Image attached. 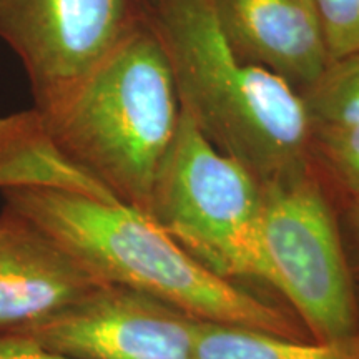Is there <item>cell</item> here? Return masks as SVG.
Returning <instances> with one entry per match:
<instances>
[{"label":"cell","instance_id":"obj_1","mask_svg":"<svg viewBox=\"0 0 359 359\" xmlns=\"http://www.w3.org/2000/svg\"><path fill=\"white\" fill-rule=\"evenodd\" d=\"M6 208L29 219L97 283L140 291L198 321L313 341L291 311L195 262L147 213L58 190H8Z\"/></svg>","mask_w":359,"mask_h":359},{"label":"cell","instance_id":"obj_2","mask_svg":"<svg viewBox=\"0 0 359 359\" xmlns=\"http://www.w3.org/2000/svg\"><path fill=\"white\" fill-rule=\"evenodd\" d=\"M180 107L259 185L309 168V125L294 88L250 65L224 37L212 0H143Z\"/></svg>","mask_w":359,"mask_h":359},{"label":"cell","instance_id":"obj_3","mask_svg":"<svg viewBox=\"0 0 359 359\" xmlns=\"http://www.w3.org/2000/svg\"><path fill=\"white\" fill-rule=\"evenodd\" d=\"M34 109L79 168L116 201L148 213L182 107L147 17L88 74Z\"/></svg>","mask_w":359,"mask_h":359},{"label":"cell","instance_id":"obj_4","mask_svg":"<svg viewBox=\"0 0 359 359\" xmlns=\"http://www.w3.org/2000/svg\"><path fill=\"white\" fill-rule=\"evenodd\" d=\"M262 206L257 178L222 154L182 110L156 172L148 217L213 275L269 288Z\"/></svg>","mask_w":359,"mask_h":359},{"label":"cell","instance_id":"obj_5","mask_svg":"<svg viewBox=\"0 0 359 359\" xmlns=\"http://www.w3.org/2000/svg\"><path fill=\"white\" fill-rule=\"evenodd\" d=\"M262 246L269 288L280 293L316 343L359 338V291L338 212L309 167L262 187Z\"/></svg>","mask_w":359,"mask_h":359},{"label":"cell","instance_id":"obj_6","mask_svg":"<svg viewBox=\"0 0 359 359\" xmlns=\"http://www.w3.org/2000/svg\"><path fill=\"white\" fill-rule=\"evenodd\" d=\"M143 17V0H0V37L40 103L88 74Z\"/></svg>","mask_w":359,"mask_h":359},{"label":"cell","instance_id":"obj_7","mask_svg":"<svg viewBox=\"0 0 359 359\" xmlns=\"http://www.w3.org/2000/svg\"><path fill=\"white\" fill-rule=\"evenodd\" d=\"M196 323L155 296L97 283L22 338L77 359H193Z\"/></svg>","mask_w":359,"mask_h":359},{"label":"cell","instance_id":"obj_8","mask_svg":"<svg viewBox=\"0 0 359 359\" xmlns=\"http://www.w3.org/2000/svg\"><path fill=\"white\" fill-rule=\"evenodd\" d=\"M97 281L35 224L0 213V339L24 336Z\"/></svg>","mask_w":359,"mask_h":359},{"label":"cell","instance_id":"obj_9","mask_svg":"<svg viewBox=\"0 0 359 359\" xmlns=\"http://www.w3.org/2000/svg\"><path fill=\"white\" fill-rule=\"evenodd\" d=\"M228 42L302 95L331 64L314 0H212Z\"/></svg>","mask_w":359,"mask_h":359},{"label":"cell","instance_id":"obj_10","mask_svg":"<svg viewBox=\"0 0 359 359\" xmlns=\"http://www.w3.org/2000/svg\"><path fill=\"white\" fill-rule=\"evenodd\" d=\"M8 190H58L116 201L58 148L35 109L0 116V191Z\"/></svg>","mask_w":359,"mask_h":359},{"label":"cell","instance_id":"obj_11","mask_svg":"<svg viewBox=\"0 0 359 359\" xmlns=\"http://www.w3.org/2000/svg\"><path fill=\"white\" fill-rule=\"evenodd\" d=\"M193 359H359V338L316 343L253 327L198 321Z\"/></svg>","mask_w":359,"mask_h":359},{"label":"cell","instance_id":"obj_12","mask_svg":"<svg viewBox=\"0 0 359 359\" xmlns=\"http://www.w3.org/2000/svg\"><path fill=\"white\" fill-rule=\"evenodd\" d=\"M299 97L309 130L359 127V53L331 62Z\"/></svg>","mask_w":359,"mask_h":359},{"label":"cell","instance_id":"obj_13","mask_svg":"<svg viewBox=\"0 0 359 359\" xmlns=\"http://www.w3.org/2000/svg\"><path fill=\"white\" fill-rule=\"evenodd\" d=\"M309 167L336 208L359 196V127L309 130Z\"/></svg>","mask_w":359,"mask_h":359},{"label":"cell","instance_id":"obj_14","mask_svg":"<svg viewBox=\"0 0 359 359\" xmlns=\"http://www.w3.org/2000/svg\"><path fill=\"white\" fill-rule=\"evenodd\" d=\"M330 60L359 53V0H314Z\"/></svg>","mask_w":359,"mask_h":359},{"label":"cell","instance_id":"obj_15","mask_svg":"<svg viewBox=\"0 0 359 359\" xmlns=\"http://www.w3.org/2000/svg\"><path fill=\"white\" fill-rule=\"evenodd\" d=\"M338 212L341 240L351 269V275L359 291V196L336 208Z\"/></svg>","mask_w":359,"mask_h":359},{"label":"cell","instance_id":"obj_16","mask_svg":"<svg viewBox=\"0 0 359 359\" xmlns=\"http://www.w3.org/2000/svg\"><path fill=\"white\" fill-rule=\"evenodd\" d=\"M0 359H77L65 354L50 351L29 338H6L0 339Z\"/></svg>","mask_w":359,"mask_h":359}]
</instances>
